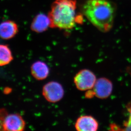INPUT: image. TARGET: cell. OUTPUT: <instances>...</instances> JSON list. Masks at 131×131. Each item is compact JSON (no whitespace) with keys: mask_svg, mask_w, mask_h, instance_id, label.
Segmentation results:
<instances>
[{"mask_svg":"<svg viewBox=\"0 0 131 131\" xmlns=\"http://www.w3.org/2000/svg\"><path fill=\"white\" fill-rule=\"evenodd\" d=\"M82 10L88 20L99 31L107 32L112 29L115 8L109 0H88Z\"/></svg>","mask_w":131,"mask_h":131,"instance_id":"cell-1","label":"cell"},{"mask_svg":"<svg viewBox=\"0 0 131 131\" xmlns=\"http://www.w3.org/2000/svg\"><path fill=\"white\" fill-rule=\"evenodd\" d=\"M75 9L74 0H56L48 16L50 27L62 29H72L77 22Z\"/></svg>","mask_w":131,"mask_h":131,"instance_id":"cell-2","label":"cell"},{"mask_svg":"<svg viewBox=\"0 0 131 131\" xmlns=\"http://www.w3.org/2000/svg\"><path fill=\"white\" fill-rule=\"evenodd\" d=\"M96 80L94 73L88 69L79 71L74 78L75 87L81 91H87L93 89Z\"/></svg>","mask_w":131,"mask_h":131,"instance_id":"cell-3","label":"cell"},{"mask_svg":"<svg viewBox=\"0 0 131 131\" xmlns=\"http://www.w3.org/2000/svg\"><path fill=\"white\" fill-rule=\"evenodd\" d=\"M42 95L51 103L59 102L63 98L64 90L62 85L57 82L51 81L46 83L42 88Z\"/></svg>","mask_w":131,"mask_h":131,"instance_id":"cell-4","label":"cell"},{"mask_svg":"<svg viewBox=\"0 0 131 131\" xmlns=\"http://www.w3.org/2000/svg\"><path fill=\"white\" fill-rule=\"evenodd\" d=\"M1 126L4 131H22L25 129L26 122L19 114H10L4 117Z\"/></svg>","mask_w":131,"mask_h":131,"instance_id":"cell-5","label":"cell"},{"mask_svg":"<svg viewBox=\"0 0 131 131\" xmlns=\"http://www.w3.org/2000/svg\"><path fill=\"white\" fill-rule=\"evenodd\" d=\"M113 84L111 81L104 77L97 79L93 88L94 95L100 99L108 98L113 92Z\"/></svg>","mask_w":131,"mask_h":131,"instance_id":"cell-6","label":"cell"},{"mask_svg":"<svg viewBox=\"0 0 131 131\" xmlns=\"http://www.w3.org/2000/svg\"><path fill=\"white\" fill-rule=\"evenodd\" d=\"M75 127L78 131H96L99 128V123L92 116L82 115L77 118Z\"/></svg>","mask_w":131,"mask_h":131,"instance_id":"cell-7","label":"cell"},{"mask_svg":"<svg viewBox=\"0 0 131 131\" xmlns=\"http://www.w3.org/2000/svg\"><path fill=\"white\" fill-rule=\"evenodd\" d=\"M31 74L38 80H42L48 77L49 69L46 63L40 61L35 62L31 67Z\"/></svg>","mask_w":131,"mask_h":131,"instance_id":"cell-8","label":"cell"},{"mask_svg":"<svg viewBox=\"0 0 131 131\" xmlns=\"http://www.w3.org/2000/svg\"><path fill=\"white\" fill-rule=\"evenodd\" d=\"M18 31L17 26L13 21L7 20L2 23L0 26V35L1 38L8 40L14 37Z\"/></svg>","mask_w":131,"mask_h":131,"instance_id":"cell-9","label":"cell"},{"mask_svg":"<svg viewBox=\"0 0 131 131\" xmlns=\"http://www.w3.org/2000/svg\"><path fill=\"white\" fill-rule=\"evenodd\" d=\"M50 20L49 17L40 14L35 17L31 25V29L35 32L41 33L47 29L50 26Z\"/></svg>","mask_w":131,"mask_h":131,"instance_id":"cell-10","label":"cell"},{"mask_svg":"<svg viewBox=\"0 0 131 131\" xmlns=\"http://www.w3.org/2000/svg\"><path fill=\"white\" fill-rule=\"evenodd\" d=\"M13 58L10 48L7 45H1L0 46V65L6 66L12 61Z\"/></svg>","mask_w":131,"mask_h":131,"instance_id":"cell-11","label":"cell"},{"mask_svg":"<svg viewBox=\"0 0 131 131\" xmlns=\"http://www.w3.org/2000/svg\"><path fill=\"white\" fill-rule=\"evenodd\" d=\"M128 111L129 113L128 120L124 123V129L122 130L124 131H131V102L127 106Z\"/></svg>","mask_w":131,"mask_h":131,"instance_id":"cell-12","label":"cell"}]
</instances>
